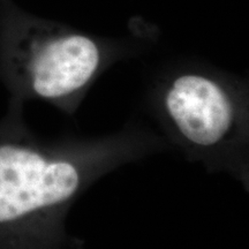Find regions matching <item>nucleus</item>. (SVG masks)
Masks as SVG:
<instances>
[{"label": "nucleus", "instance_id": "f257e3e1", "mask_svg": "<svg viewBox=\"0 0 249 249\" xmlns=\"http://www.w3.org/2000/svg\"><path fill=\"white\" fill-rule=\"evenodd\" d=\"M167 145L138 124L102 136L43 139L28 128L23 110L8 108L0 120V242L57 238L93 183Z\"/></svg>", "mask_w": 249, "mask_h": 249}, {"label": "nucleus", "instance_id": "f03ea898", "mask_svg": "<svg viewBox=\"0 0 249 249\" xmlns=\"http://www.w3.org/2000/svg\"><path fill=\"white\" fill-rule=\"evenodd\" d=\"M136 50L130 40L91 35L0 0V82L8 108L42 101L73 116L98 77Z\"/></svg>", "mask_w": 249, "mask_h": 249}, {"label": "nucleus", "instance_id": "7ed1b4c3", "mask_svg": "<svg viewBox=\"0 0 249 249\" xmlns=\"http://www.w3.org/2000/svg\"><path fill=\"white\" fill-rule=\"evenodd\" d=\"M149 104L167 144L249 187V87L217 68L185 64L156 79Z\"/></svg>", "mask_w": 249, "mask_h": 249}]
</instances>
